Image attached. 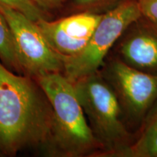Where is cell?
<instances>
[{"label":"cell","instance_id":"1","mask_svg":"<svg viewBox=\"0 0 157 157\" xmlns=\"http://www.w3.org/2000/svg\"><path fill=\"white\" fill-rule=\"evenodd\" d=\"M52 118L51 104L36 80L15 74L0 60V156L42 149Z\"/></svg>","mask_w":157,"mask_h":157},{"label":"cell","instance_id":"2","mask_svg":"<svg viewBox=\"0 0 157 157\" xmlns=\"http://www.w3.org/2000/svg\"><path fill=\"white\" fill-rule=\"evenodd\" d=\"M53 111L50 135L42 150L51 156L79 157L102 149L76 97L73 82L60 72L35 78Z\"/></svg>","mask_w":157,"mask_h":157},{"label":"cell","instance_id":"3","mask_svg":"<svg viewBox=\"0 0 157 157\" xmlns=\"http://www.w3.org/2000/svg\"><path fill=\"white\" fill-rule=\"evenodd\" d=\"M74 90L101 148L120 154L128 147L129 134L122 121V108L114 90L98 72L74 82Z\"/></svg>","mask_w":157,"mask_h":157},{"label":"cell","instance_id":"4","mask_svg":"<svg viewBox=\"0 0 157 157\" xmlns=\"http://www.w3.org/2000/svg\"><path fill=\"white\" fill-rule=\"evenodd\" d=\"M142 16L139 2L136 0L122 2L103 15L82 52L72 57H60L63 63V75L74 83L97 73L117 39Z\"/></svg>","mask_w":157,"mask_h":157},{"label":"cell","instance_id":"5","mask_svg":"<svg viewBox=\"0 0 157 157\" xmlns=\"http://www.w3.org/2000/svg\"><path fill=\"white\" fill-rule=\"evenodd\" d=\"M0 12L5 15L13 31L17 58L23 72L33 78L63 72L61 58L49 45L36 22L21 12L1 4Z\"/></svg>","mask_w":157,"mask_h":157},{"label":"cell","instance_id":"6","mask_svg":"<svg viewBox=\"0 0 157 157\" xmlns=\"http://www.w3.org/2000/svg\"><path fill=\"white\" fill-rule=\"evenodd\" d=\"M105 79L114 90L122 110L135 120L146 117L157 101V76L135 69L120 59L109 64Z\"/></svg>","mask_w":157,"mask_h":157},{"label":"cell","instance_id":"7","mask_svg":"<svg viewBox=\"0 0 157 157\" xmlns=\"http://www.w3.org/2000/svg\"><path fill=\"white\" fill-rule=\"evenodd\" d=\"M102 16L84 13L56 21L42 19L36 23L56 53L60 57H72L85 48Z\"/></svg>","mask_w":157,"mask_h":157},{"label":"cell","instance_id":"8","mask_svg":"<svg viewBox=\"0 0 157 157\" xmlns=\"http://www.w3.org/2000/svg\"><path fill=\"white\" fill-rule=\"evenodd\" d=\"M135 26L121 41L119 59L135 69L157 76V25Z\"/></svg>","mask_w":157,"mask_h":157},{"label":"cell","instance_id":"9","mask_svg":"<svg viewBox=\"0 0 157 157\" xmlns=\"http://www.w3.org/2000/svg\"><path fill=\"white\" fill-rule=\"evenodd\" d=\"M121 156L157 157V101L146 116V121L136 142L125 149Z\"/></svg>","mask_w":157,"mask_h":157},{"label":"cell","instance_id":"10","mask_svg":"<svg viewBox=\"0 0 157 157\" xmlns=\"http://www.w3.org/2000/svg\"><path fill=\"white\" fill-rule=\"evenodd\" d=\"M0 60L12 71H23L17 58L14 37L7 19L0 12Z\"/></svg>","mask_w":157,"mask_h":157},{"label":"cell","instance_id":"11","mask_svg":"<svg viewBox=\"0 0 157 157\" xmlns=\"http://www.w3.org/2000/svg\"><path fill=\"white\" fill-rule=\"evenodd\" d=\"M0 4L21 12L34 22H37L39 20L47 19L46 12L39 7L31 0H0Z\"/></svg>","mask_w":157,"mask_h":157},{"label":"cell","instance_id":"12","mask_svg":"<svg viewBox=\"0 0 157 157\" xmlns=\"http://www.w3.org/2000/svg\"><path fill=\"white\" fill-rule=\"evenodd\" d=\"M143 16L157 25V0H138Z\"/></svg>","mask_w":157,"mask_h":157},{"label":"cell","instance_id":"13","mask_svg":"<svg viewBox=\"0 0 157 157\" xmlns=\"http://www.w3.org/2000/svg\"><path fill=\"white\" fill-rule=\"evenodd\" d=\"M43 10H48L58 7L65 0H31Z\"/></svg>","mask_w":157,"mask_h":157},{"label":"cell","instance_id":"14","mask_svg":"<svg viewBox=\"0 0 157 157\" xmlns=\"http://www.w3.org/2000/svg\"><path fill=\"white\" fill-rule=\"evenodd\" d=\"M101 1H103V0H74L76 5L81 6L93 5V4L98 3Z\"/></svg>","mask_w":157,"mask_h":157}]
</instances>
